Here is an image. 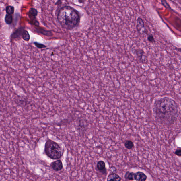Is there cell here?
Segmentation results:
<instances>
[{"label": "cell", "mask_w": 181, "mask_h": 181, "mask_svg": "<svg viewBox=\"0 0 181 181\" xmlns=\"http://www.w3.org/2000/svg\"><path fill=\"white\" fill-rule=\"evenodd\" d=\"M135 53L140 60H142L141 59L143 58L144 54V51L143 50L140 49L135 50Z\"/></svg>", "instance_id": "11"}, {"label": "cell", "mask_w": 181, "mask_h": 181, "mask_svg": "<svg viewBox=\"0 0 181 181\" xmlns=\"http://www.w3.org/2000/svg\"><path fill=\"white\" fill-rule=\"evenodd\" d=\"M147 179V176L143 172L138 171L135 173V180L136 181H146Z\"/></svg>", "instance_id": "6"}, {"label": "cell", "mask_w": 181, "mask_h": 181, "mask_svg": "<svg viewBox=\"0 0 181 181\" xmlns=\"http://www.w3.org/2000/svg\"><path fill=\"white\" fill-rule=\"evenodd\" d=\"M6 12L7 14L11 15L14 12V8L13 6H8L6 7Z\"/></svg>", "instance_id": "12"}, {"label": "cell", "mask_w": 181, "mask_h": 181, "mask_svg": "<svg viewBox=\"0 0 181 181\" xmlns=\"http://www.w3.org/2000/svg\"><path fill=\"white\" fill-rule=\"evenodd\" d=\"M5 21L7 24H11L13 21V17L11 16V15L7 14L6 15L5 17Z\"/></svg>", "instance_id": "13"}, {"label": "cell", "mask_w": 181, "mask_h": 181, "mask_svg": "<svg viewBox=\"0 0 181 181\" xmlns=\"http://www.w3.org/2000/svg\"><path fill=\"white\" fill-rule=\"evenodd\" d=\"M145 28L144 23L141 17H138L137 21L136 28L138 32L140 33L143 29Z\"/></svg>", "instance_id": "8"}, {"label": "cell", "mask_w": 181, "mask_h": 181, "mask_svg": "<svg viewBox=\"0 0 181 181\" xmlns=\"http://www.w3.org/2000/svg\"><path fill=\"white\" fill-rule=\"evenodd\" d=\"M126 180L129 181H133L135 180V173L133 172L127 171L126 172L124 176Z\"/></svg>", "instance_id": "9"}, {"label": "cell", "mask_w": 181, "mask_h": 181, "mask_svg": "<svg viewBox=\"0 0 181 181\" xmlns=\"http://www.w3.org/2000/svg\"><path fill=\"white\" fill-rule=\"evenodd\" d=\"M29 13L33 16L36 17L37 16L38 12L37 10L34 8H31L30 10Z\"/></svg>", "instance_id": "15"}, {"label": "cell", "mask_w": 181, "mask_h": 181, "mask_svg": "<svg viewBox=\"0 0 181 181\" xmlns=\"http://www.w3.org/2000/svg\"><path fill=\"white\" fill-rule=\"evenodd\" d=\"M50 166L51 168L55 171H61L63 168V164L61 160L60 159L51 163Z\"/></svg>", "instance_id": "5"}, {"label": "cell", "mask_w": 181, "mask_h": 181, "mask_svg": "<svg viewBox=\"0 0 181 181\" xmlns=\"http://www.w3.org/2000/svg\"><path fill=\"white\" fill-rule=\"evenodd\" d=\"M147 40H148L149 42H151V43H155V42L154 38L153 37V35L151 34L149 35L148 37H147Z\"/></svg>", "instance_id": "16"}, {"label": "cell", "mask_w": 181, "mask_h": 181, "mask_svg": "<svg viewBox=\"0 0 181 181\" xmlns=\"http://www.w3.org/2000/svg\"><path fill=\"white\" fill-rule=\"evenodd\" d=\"M97 171L103 174H106L107 173V169L106 167V164L104 161H99L96 165Z\"/></svg>", "instance_id": "4"}, {"label": "cell", "mask_w": 181, "mask_h": 181, "mask_svg": "<svg viewBox=\"0 0 181 181\" xmlns=\"http://www.w3.org/2000/svg\"><path fill=\"white\" fill-rule=\"evenodd\" d=\"M121 178L119 175L115 173L109 174L106 179V181H121Z\"/></svg>", "instance_id": "7"}, {"label": "cell", "mask_w": 181, "mask_h": 181, "mask_svg": "<svg viewBox=\"0 0 181 181\" xmlns=\"http://www.w3.org/2000/svg\"><path fill=\"white\" fill-rule=\"evenodd\" d=\"M175 154L179 157H181V148H178L174 152Z\"/></svg>", "instance_id": "17"}, {"label": "cell", "mask_w": 181, "mask_h": 181, "mask_svg": "<svg viewBox=\"0 0 181 181\" xmlns=\"http://www.w3.org/2000/svg\"><path fill=\"white\" fill-rule=\"evenodd\" d=\"M79 13L70 6H65L60 9L57 15V19L60 25L67 30H71L79 24Z\"/></svg>", "instance_id": "2"}, {"label": "cell", "mask_w": 181, "mask_h": 181, "mask_svg": "<svg viewBox=\"0 0 181 181\" xmlns=\"http://www.w3.org/2000/svg\"><path fill=\"white\" fill-rule=\"evenodd\" d=\"M45 152L48 157L52 159H60L63 155V150L57 143L51 140H48L46 143Z\"/></svg>", "instance_id": "3"}, {"label": "cell", "mask_w": 181, "mask_h": 181, "mask_svg": "<svg viewBox=\"0 0 181 181\" xmlns=\"http://www.w3.org/2000/svg\"><path fill=\"white\" fill-rule=\"evenodd\" d=\"M22 38L24 40L26 41H28L30 39V36L28 32L25 30L22 33Z\"/></svg>", "instance_id": "14"}, {"label": "cell", "mask_w": 181, "mask_h": 181, "mask_svg": "<svg viewBox=\"0 0 181 181\" xmlns=\"http://www.w3.org/2000/svg\"><path fill=\"white\" fill-rule=\"evenodd\" d=\"M124 146L127 149L131 150L134 147V144L132 141L127 140L124 143Z\"/></svg>", "instance_id": "10"}, {"label": "cell", "mask_w": 181, "mask_h": 181, "mask_svg": "<svg viewBox=\"0 0 181 181\" xmlns=\"http://www.w3.org/2000/svg\"><path fill=\"white\" fill-rule=\"evenodd\" d=\"M153 109L155 119L161 125L168 127L178 120L179 106L172 98L165 97L157 99L153 103Z\"/></svg>", "instance_id": "1"}]
</instances>
